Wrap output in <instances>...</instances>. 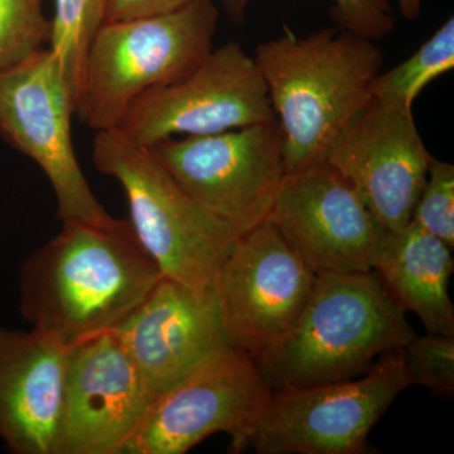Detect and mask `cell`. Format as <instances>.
<instances>
[{
  "label": "cell",
  "instance_id": "obj_1",
  "mask_svg": "<svg viewBox=\"0 0 454 454\" xmlns=\"http://www.w3.org/2000/svg\"><path fill=\"white\" fill-rule=\"evenodd\" d=\"M162 277L129 220L65 221L20 268V312L33 330L74 348L114 333Z\"/></svg>",
  "mask_w": 454,
  "mask_h": 454
},
{
  "label": "cell",
  "instance_id": "obj_2",
  "mask_svg": "<svg viewBox=\"0 0 454 454\" xmlns=\"http://www.w3.org/2000/svg\"><path fill=\"white\" fill-rule=\"evenodd\" d=\"M254 59L282 129L286 175L325 162L342 131L372 100L382 67L373 40L348 29L300 38L284 26L282 37L259 44Z\"/></svg>",
  "mask_w": 454,
  "mask_h": 454
},
{
  "label": "cell",
  "instance_id": "obj_3",
  "mask_svg": "<svg viewBox=\"0 0 454 454\" xmlns=\"http://www.w3.org/2000/svg\"><path fill=\"white\" fill-rule=\"evenodd\" d=\"M414 336L373 271L318 274L292 330L255 363L271 391L348 380Z\"/></svg>",
  "mask_w": 454,
  "mask_h": 454
},
{
  "label": "cell",
  "instance_id": "obj_4",
  "mask_svg": "<svg viewBox=\"0 0 454 454\" xmlns=\"http://www.w3.org/2000/svg\"><path fill=\"white\" fill-rule=\"evenodd\" d=\"M219 9L192 0L155 16L103 23L90 42L76 114L95 131L115 130L140 95L182 79L214 50Z\"/></svg>",
  "mask_w": 454,
  "mask_h": 454
},
{
  "label": "cell",
  "instance_id": "obj_5",
  "mask_svg": "<svg viewBox=\"0 0 454 454\" xmlns=\"http://www.w3.org/2000/svg\"><path fill=\"white\" fill-rule=\"evenodd\" d=\"M91 157L98 172L121 184L129 203L128 220L163 277L211 288L221 260L243 232L202 207L148 148L119 131H97Z\"/></svg>",
  "mask_w": 454,
  "mask_h": 454
},
{
  "label": "cell",
  "instance_id": "obj_6",
  "mask_svg": "<svg viewBox=\"0 0 454 454\" xmlns=\"http://www.w3.org/2000/svg\"><path fill=\"white\" fill-rule=\"evenodd\" d=\"M411 387L402 348L363 375L271 391L247 450L259 454L370 453L369 434Z\"/></svg>",
  "mask_w": 454,
  "mask_h": 454
},
{
  "label": "cell",
  "instance_id": "obj_7",
  "mask_svg": "<svg viewBox=\"0 0 454 454\" xmlns=\"http://www.w3.org/2000/svg\"><path fill=\"white\" fill-rule=\"evenodd\" d=\"M74 114L73 91L49 46L0 70V137L46 175L57 219L106 225L115 217L98 201L80 167L71 131Z\"/></svg>",
  "mask_w": 454,
  "mask_h": 454
},
{
  "label": "cell",
  "instance_id": "obj_8",
  "mask_svg": "<svg viewBox=\"0 0 454 454\" xmlns=\"http://www.w3.org/2000/svg\"><path fill=\"white\" fill-rule=\"evenodd\" d=\"M148 149L197 203L241 232L268 219L286 176L277 119L210 136L173 137Z\"/></svg>",
  "mask_w": 454,
  "mask_h": 454
},
{
  "label": "cell",
  "instance_id": "obj_9",
  "mask_svg": "<svg viewBox=\"0 0 454 454\" xmlns=\"http://www.w3.org/2000/svg\"><path fill=\"white\" fill-rule=\"evenodd\" d=\"M274 119L255 59L238 42H229L186 76L140 95L115 130L149 148L173 137L210 136Z\"/></svg>",
  "mask_w": 454,
  "mask_h": 454
},
{
  "label": "cell",
  "instance_id": "obj_10",
  "mask_svg": "<svg viewBox=\"0 0 454 454\" xmlns=\"http://www.w3.org/2000/svg\"><path fill=\"white\" fill-rule=\"evenodd\" d=\"M316 279L270 220L243 232L212 279L227 343L255 361L276 348L306 307Z\"/></svg>",
  "mask_w": 454,
  "mask_h": 454
},
{
  "label": "cell",
  "instance_id": "obj_11",
  "mask_svg": "<svg viewBox=\"0 0 454 454\" xmlns=\"http://www.w3.org/2000/svg\"><path fill=\"white\" fill-rule=\"evenodd\" d=\"M270 394L255 360L227 345L154 396L125 454H184L217 433L241 452Z\"/></svg>",
  "mask_w": 454,
  "mask_h": 454
},
{
  "label": "cell",
  "instance_id": "obj_12",
  "mask_svg": "<svg viewBox=\"0 0 454 454\" xmlns=\"http://www.w3.org/2000/svg\"><path fill=\"white\" fill-rule=\"evenodd\" d=\"M268 219L317 276L372 271L387 232L327 162L286 173Z\"/></svg>",
  "mask_w": 454,
  "mask_h": 454
},
{
  "label": "cell",
  "instance_id": "obj_13",
  "mask_svg": "<svg viewBox=\"0 0 454 454\" xmlns=\"http://www.w3.org/2000/svg\"><path fill=\"white\" fill-rule=\"evenodd\" d=\"M432 158L411 109L372 98L325 162L348 179L379 225L395 232L411 223Z\"/></svg>",
  "mask_w": 454,
  "mask_h": 454
},
{
  "label": "cell",
  "instance_id": "obj_14",
  "mask_svg": "<svg viewBox=\"0 0 454 454\" xmlns=\"http://www.w3.org/2000/svg\"><path fill=\"white\" fill-rule=\"evenodd\" d=\"M154 396L113 333L76 346L59 454H125Z\"/></svg>",
  "mask_w": 454,
  "mask_h": 454
},
{
  "label": "cell",
  "instance_id": "obj_15",
  "mask_svg": "<svg viewBox=\"0 0 454 454\" xmlns=\"http://www.w3.org/2000/svg\"><path fill=\"white\" fill-rule=\"evenodd\" d=\"M113 333L153 396L229 345L212 286L166 277Z\"/></svg>",
  "mask_w": 454,
  "mask_h": 454
},
{
  "label": "cell",
  "instance_id": "obj_16",
  "mask_svg": "<svg viewBox=\"0 0 454 454\" xmlns=\"http://www.w3.org/2000/svg\"><path fill=\"white\" fill-rule=\"evenodd\" d=\"M74 348L0 327V438L12 453L59 454Z\"/></svg>",
  "mask_w": 454,
  "mask_h": 454
},
{
  "label": "cell",
  "instance_id": "obj_17",
  "mask_svg": "<svg viewBox=\"0 0 454 454\" xmlns=\"http://www.w3.org/2000/svg\"><path fill=\"white\" fill-rule=\"evenodd\" d=\"M452 247L411 221L382 236L372 271L397 306L414 313L427 333L454 336V307L448 286Z\"/></svg>",
  "mask_w": 454,
  "mask_h": 454
},
{
  "label": "cell",
  "instance_id": "obj_18",
  "mask_svg": "<svg viewBox=\"0 0 454 454\" xmlns=\"http://www.w3.org/2000/svg\"><path fill=\"white\" fill-rule=\"evenodd\" d=\"M454 67V20L450 18L414 55L384 74L372 85V97L411 109L415 98L433 80Z\"/></svg>",
  "mask_w": 454,
  "mask_h": 454
},
{
  "label": "cell",
  "instance_id": "obj_19",
  "mask_svg": "<svg viewBox=\"0 0 454 454\" xmlns=\"http://www.w3.org/2000/svg\"><path fill=\"white\" fill-rule=\"evenodd\" d=\"M104 23V0H55L49 47L79 101L90 42Z\"/></svg>",
  "mask_w": 454,
  "mask_h": 454
},
{
  "label": "cell",
  "instance_id": "obj_20",
  "mask_svg": "<svg viewBox=\"0 0 454 454\" xmlns=\"http://www.w3.org/2000/svg\"><path fill=\"white\" fill-rule=\"evenodd\" d=\"M46 0H0V70L49 46Z\"/></svg>",
  "mask_w": 454,
  "mask_h": 454
},
{
  "label": "cell",
  "instance_id": "obj_21",
  "mask_svg": "<svg viewBox=\"0 0 454 454\" xmlns=\"http://www.w3.org/2000/svg\"><path fill=\"white\" fill-rule=\"evenodd\" d=\"M402 355L411 387L420 385L442 395L453 396L454 336H414L402 348Z\"/></svg>",
  "mask_w": 454,
  "mask_h": 454
},
{
  "label": "cell",
  "instance_id": "obj_22",
  "mask_svg": "<svg viewBox=\"0 0 454 454\" xmlns=\"http://www.w3.org/2000/svg\"><path fill=\"white\" fill-rule=\"evenodd\" d=\"M411 221L454 247V167L432 158Z\"/></svg>",
  "mask_w": 454,
  "mask_h": 454
},
{
  "label": "cell",
  "instance_id": "obj_23",
  "mask_svg": "<svg viewBox=\"0 0 454 454\" xmlns=\"http://www.w3.org/2000/svg\"><path fill=\"white\" fill-rule=\"evenodd\" d=\"M250 0H223L229 16L239 22ZM337 18L343 29L370 40H379L393 31V8L387 0H333Z\"/></svg>",
  "mask_w": 454,
  "mask_h": 454
},
{
  "label": "cell",
  "instance_id": "obj_24",
  "mask_svg": "<svg viewBox=\"0 0 454 454\" xmlns=\"http://www.w3.org/2000/svg\"><path fill=\"white\" fill-rule=\"evenodd\" d=\"M190 2L192 0H104V23L167 13Z\"/></svg>",
  "mask_w": 454,
  "mask_h": 454
},
{
  "label": "cell",
  "instance_id": "obj_25",
  "mask_svg": "<svg viewBox=\"0 0 454 454\" xmlns=\"http://www.w3.org/2000/svg\"><path fill=\"white\" fill-rule=\"evenodd\" d=\"M399 7L406 20H415L420 14L422 0H399Z\"/></svg>",
  "mask_w": 454,
  "mask_h": 454
}]
</instances>
